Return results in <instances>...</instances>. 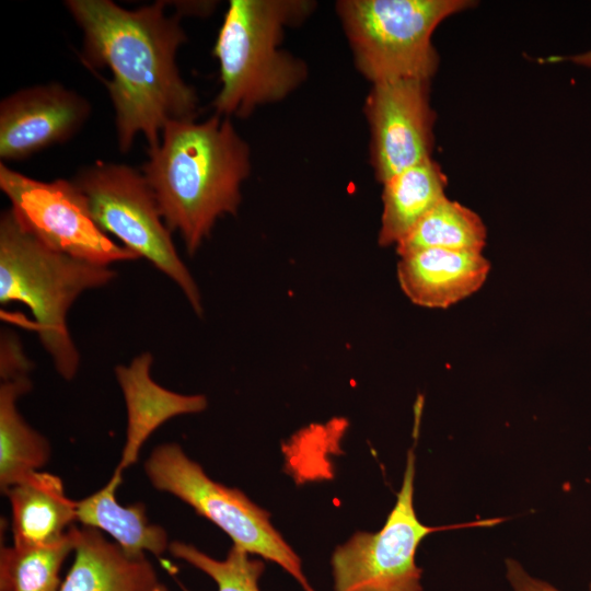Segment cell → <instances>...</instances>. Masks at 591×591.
<instances>
[{
    "label": "cell",
    "instance_id": "6da1fadb",
    "mask_svg": "<svg viewBox=\"0 0 591 591\" xmlns=\"http://www.w3.org/2000/svg\"><path fill=\"white\" fill-rule=\"evenodd\" d=\"M66 8L83 34L80 58L100 77L115 113L118 148L127 153L138 135L155 148L164 127L198 114L195 89L181 76L178 48L187 42L182 14L166 13V1L129 10L112 0H67Z\"/></svg>",
    "mask_w": 591,
    "mask_h": 591
},
{
    "label": "cell",
    "instance_id": "7a4b0ae2",
    "mask_svg": "<svg viewBox=\"0 0 591 591\" xmlns=\"http://www.w3.org/2000/svg\"><path fill=\"white\" fill-rule=\"evenodd\" d=\"M141 172L171 232L181 233L193 255L216 221L235 215L241 185L251 172L248 144L229 117L169 123L159 144L148 149Z\"/></svg>",
    "mask_w": 591,
    "mask_h": 591
},
{
    "label": "cell",
    "instance_id": "3957f363",
    "mask_svg": "<svg viewBox=\"0 0 591 591\" xmlns=\"http://www.w3.org/2000/svg\"><path fill=\"white\" fill-rule=\"evenodd\" d=\"M315 3L303 0H231L213 56L221 89L217 115L245 118L259 105L283 100L306 78L301 59L281 50L286 26L303 21Z\"/></svg>",
    "mask_w": 591,
    "mask_h": 591
},
{
    "label": "cell",
    "instance_id": "277c9868",
    "mask_svg": "<svg viewBox=\"0 0 591 591\" xmlns=\"http://www.w3.org/2000/svg\"><path fill=\"white\" fill-rule=\"evenodd\" d=\"M116 277L109 266L55 251L26 231L12 210L0 217V304H25L39 340L61 378L72 380L80 356L67 326V314L84 291Z\"/></svg>",
    "mask_w": 591,
    "mask_h": 591
},
{
    "label": "cell",
    "instance_id": "5b68a950",
    "mask_svg": "<svg viewBox=\"0 0 591 591\" xmlns=\"http://www.w3.org/2000/svg\"><path fill=\"white\" fill-rule=\"evenodd\" d=\"M470 0H343L337 13L357 69L373 83L396 79L430 81L439 57L431 37Z\"/></svg>",
    "mask_w": 591,
    "mask_h": 591
},
{
    "label": "cell",
    "instance_id": "8992f818",
    "mask_svg": "<svg viewBox=\"0 0 591 591\" xmlns=\"http://www.w3.org/2000/svg\"><path fill=\"white\" fill-rule=\"evenodd\" d=\"M73 182L85 195L99 228L172 279L201 315L199 289L177 255L172 232L142 172L123 163L95 161L80 170Z\"/></svg>",
    "mask_w": 591,
    "mask_h": 591
},
{
    "label": "cell",
    "instance_id": "52a82bcc",
    "mask_svg": "<svg viewBox=\"0 0 591 591\" xmlns=\"http://www.w3.org/2000/svg\"><path fill=\"white\" fill-rule=\"evenodd\" d=\"M143 470L154 489L181 499L224 531L233 545L278 564L304 591H314L299 556L271 525L269 513L240 489L211 479L179 444L166 442L155 447Z\"/></svg>",
    "mask_w": 591,
    "mask_h": 591
},
{
    "label": "cell",
    "instance_id": "ba28073f",
    "mask_svg": "<svg viewBox=\"0 0 591 591\" xmlns=\"http://www.w3.org/2000/svg\"><path fill=\"white\" fill-rule=\"evenodd\" d=\"M415 454H407L403 484L383 528L357 532L332 556L335 591H422L421 569L415 563L420 542L429 534L453 529L494 526L505 518L427 526L414 509Z\"/></svg>",
    "mask_w": 591,
    "mask_h": 591
},
{
    "label": "cell",
    "instance_id": "9c48e42d",
    "mask_svg": "<svg viewBox=\"0 0 591 591\" xmlns=\"http://www.w3.org/2000/svg\"><path fill=\"white\" fill-rule=\"evenodd\" d=\"M0 189L19 223L55 251L106 266L140 258L99 228L73 179L43 182L1 162Z\"/></svg>",
    "mask_w": 591,
    "mask_h": 591
},
{
    "label": "cell",
    "instance_id": "30bf717a",
    "mask_svg": "<svg viewBox=\"0 0 591 591\" xmlns=\"http://www.w3.org/2000/svg\"><path fill=\"white\" fill-rule=\"evenodd\" d=\"M429 83L396 79L372 84L364 114L371 132V164L382 184L431 158L436 115L430 106Z\"/></svg>",
    "mask_w": 591,
    "mask_h": 591
},
{
    "label": "cell",
    "instance_id": "8fae6325",
    "mask_svg": "<svg viewBox=\"0 0 591 591\" xmlns=\"http://www.w3.org/2000/svg\"><path fill=\"white\" fill-rule=\"evenodd\" d=\"M90 102L58 82L18 90L0 102V158L22 161L65 143L84 126Z\"/></svg>",
    "mask_w": 591,
    "mask_h": 591
},
{
    "label": "cell",
    "instance_id": "7c38bea8",
    "mask_svg": "<svg viewBox=\"0 0 591 591\" xmlns=\"http://www.w3.org/2000/svg\"><path fill=\"white\" fill-rule=\"evenodd\" d=\"M397 279L415 304L447 309L482 288L490 263L482 252L425 248L399 256Z\"/></svg>",
    "mask_w": 591,
    "mask_h": 591
},
{
    "label": "cell",
    "instance_id": "4fadbf2b",
    "mask_svg": "<svg viewBox=\"0 0 591 591\" xmlns=\"http://www.w3.org/2000/svg\"><path fill=\"white\" fill-rule=\"evenodd\" d=\"M152 362L153 356L146 351L128 366L115 367L127 412L126 440L116 467L121 472L138 462L143 443L162 424L208 406L205 395H184L159 385L150 376Z\"/></svg>",
    "mask_w": 591,
    "mask_h": 591
},
{
    "label": "cell",
    "instance_id": "5bb4252c",
    "mask_svg": "<svg viewBox=\"0 0 591 591\" xmlns=\"http://www.w3.org/2000/svg\"><path fill=\"white\" fill-rule=\"evenodd\" d=\"M73 552L59 591H155L160 583L146 555H127L97 529L76 526Z\"/></svg>",
    "mask_w": 591,
    "mask_h": 591
},
{
    "label": "cell",
    "instance_id": "9a60e30c",
    "mask_svg": "<svg viewBox=\"0 0 591 591\" xmlns=\"http://www.w3.org/2000/svg\"><path fill=\"white\" fill-rule=\"evenodd\" d=\"M3 495L11 505L13 545L57 543L77 520V501L66 495L55 474L33 472Z\"/></svg>",
    "mask_w": 591,
    "mask_h": 591
},
{
    "label": "cell",
    "instance_id": "2e32d148",
    "mask_svg": "<svg viewBox=\"0 0 591 591\" xmlns=\"http://www.w3.org/2000/svg\"><path fill=\"white\" fill-rule=\"evenodd\" d=\"M121 479L123 472L115 468L105 486L77 501V520L109 534L129 556H142L146 552L155 556L164 554L171 543L167 533L163 526L149 521L146 506L117 502L116 490Z\"/></svg>",
    "mask_w": 591,
    "mask_h": 591
},
{
    "label": "cell",
    "instance_id": "e0dca14e",
    "mask_svg": "<svg viewBox=\"0 0 591 591\" xmlns=\"http://www.w3.org/2000/svg\"><path fill=\"white\" fill-rule=\"evenodd\" d=\"M0 378V489L4 494L44 467L50 459L51 448L18 410V399L32 389L30 372L1 374Z\"/></svg>",
    "mask_w": 591,
    "mask_h": 591
},
{
    "label": "cell",
    "instance_id": "ac0fdd59",
    "mask_svg": "<svg viewBox=\"0 0 591 591\" xmlns=\"http://www.w3.org/2000/svg\"><path fill=\"white\" fill-rule=\"evenodd\" d=\"M447 176L431 158L383 183L379 244H397L445 196Z\"/></svg>",
    "mask_w": 591,
    "mask_h": 591
},
{
    "label": "cell",
    "instance_id": "d6986e66",
    "mask_svg": "<svg viewBox=\"0 0 591 591\" xmlns=\"http://www.w3.org/2000/svg\"><path fill=\"white\" fill-rule=\"evenodd\" d=\"M486 237L476 212L444 197L396 244V252L399 256L425 248L483 252Z\"/></svg>",
    "mask_w": 591,
    "mask_h": 591
},
{
    "label": "cell",
    "instance_id": "ffe728a7",
    "mask_svg": "<svg viewBox=\"0 0 591 591\" xmlns=\"http://www.w3.org/2000/svg\"><path fill=\"white\" fill-rule=\"evenodd\" d=\"M76 526L54 544L43 546H2L0 551V591H59L62 563L73 552Z\"/></svg>",
    "mask_w": 591,
    "mask_h": 591
},
{
    "label": "cell",
    "instance_id": "44dd1931",
    "mask_svg": "<svg viewBox=\"0 0 591 591\" xmlns=\"http://www.w3.org/2000/svg\"><path fill=\"white\" fill-rule=\"evenodd\" d=\"M169 552L211 577L218 584V591H260L258 580L265 569L264 563L251 558L250 553L236 545H232L223 560L215 559L194 545L181 541L171 542ZM155 591L169 589L159 583Z\"/></svg>",
    "mask_w": 591,
    "mask_h": 591
},
{
    "label": "cell",
    "instance_id": "7402d4cb",
    "mask_svg": "<svg viewBox=\"0 0 591 591\" xmlns=\"http://www.w3.org/2000/svg\"><path fill=\"white\" fill-rule=\"evenodd\" d=\"M506 566L507 578L513 591H560L554 586L530 576L517 560L507 559Z\"/></svg>",
    "mask_w": 591,
    "mask_h": 591
},
{
    "label": "cell",
    "instance_id": "603a6c76",
    "mask_svg": "<svg viewBox=\"0 0 591 591\" xmlns=\"http://www.w3.org/2000/svg\"><path fill=\"white\" fill-rule=\"evenodd\" d=\"M578 66L591 68V49L564 58Z\"/></svg>",
    "mask_w": 591,
    "mask_h": 591
},
{
    "label": "cell",
    "instance_id": "cb8c5ba5",
    "mask_svg": "<svg viewBox=\"0 0 591 591\" xmlns=\"http://www.w3.org/2000/svg\"><path fill=\"white\" fill-rule=\"evenodd\" d=\"M589 591H591V582H590V584H589Z\"/></svg>",
    "mask_w": 591,
    "mask_h": 591
}]
</instances>
